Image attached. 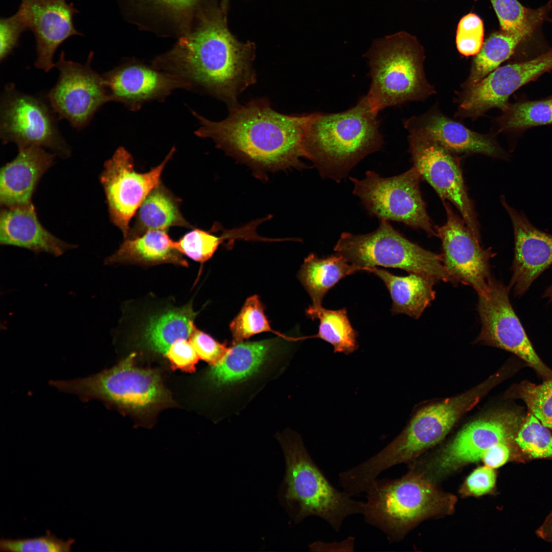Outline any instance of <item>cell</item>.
Wrapping results in <instances>:
<instances>
[{
  "instance_id": "52a82bcc",
  "label": "cell",
  "mask_w": 552,
  "mask_h": 552,
  "mask_svg": "<svg viewBox=\"0 0 552 552\" xmlns=\"http://www.w3.org/2000/svg\"><path fill=\"white\" fill-rule=\"evenodd\" d=\"M364 57L371 79L366 96L377 112L436 93L427 79L424 48L415 36L400 32L377 39Z\"/></svg>"
},
{
  "instance_id": "ac0fdd59",
  "label": "cell",
  "mask_w": 552,
  "mask_h": 552,
  "mask_svg": "<svg viewBox=\"0 0 552 552\" xmlns=\"http://www.w3.org/2000/svg\"><path fill=\"white\" fill-rule=\"evenodd\" d=\"M447 220L435 226L436 237L442 242L444 267L454 284L461 283L472 287L477 293L486 292L492 277L490 259L495 254L491 248H483L480 241L468 229L464 220L444 202Z\"/></svg>"
},
{
  "instance_id": "8fae6325",
  "label": "cell",
  "mask_w": 552,
  "mask_h": 552,
  "mask_svg": "<svg viewBox=\"0 0 552 552\" xmlns=\"http://www.w3.org/2000/svg\"><path fill=\"white\" fill-rule=\"evenodd\" d=\"M421 177L413 166L394 176L383 177L368 170L363 179L349 178L353 183V194L371 216L401 222L423 229L429 237L436 236L420 192Z\"/></svg>"
},
{
  "instance_id": "f1b7e54d",
  "label": "cell",
  "mask_w": 552,
  "mask_h": 552,
  "mask_svg": "<svg viewBox=\"0 0 552 552\" xmlns=\"http://www.w3.org/2000/svg\"><path fill=\"white\" fill-rule=\"evenodd\" d=\"M180 200L160 182L147 195L136 212L135 221L125 238H133L150 230L170 227L191 228L182 216Z\"/></svg>"
},
{
  "instance_id": "7c38bea8",
  "label": "cell",
  "mask_w": 552,
  "mask_h": 552,
  "mask_svg": "<svg viewBox=\"0 0 552 552\" xmlns=\"http://www.w3.org/2000/svg\"><path fill=\"white\" fill-rule=\"evenodd\" d=\"M524 418L519 411L503 409L470 422L419 471L433 481L477 462L491 447L510 445Z\"/></svg>"
},
{
  "instance_id": "d590c367",
  "label": "cell",
  "mask_w": 552,
  "mask_h": 552,
  "mask_svg": "<svg viewBox=\"0 0 552 552\" xmlns=\"http://www.w3.org/2000/svg\"><path fill=\"white\" fill-rule=\"evenodd\" d=\"M229 329L233 343L244 341L260 333L272 331L258 295L246 299L239 313L231 321Z\"/></svg>"
},
{
  "instance_id": "681fc988",
  "label": "cell",
  "mask_w": 552,
  "mask_h": 552,
  "mask_svg": "<svg viewBox=\"0 0 552 552\" xmlns=\"http://www.w3.org/2000/svg\"><path fill=\"white\" fill-rule=\"evenodd\" d=\"M543 297L548 298L549 302L552 301V285L547 288L545 290Z\"/></svg>"
},
{
  "instance_id": "7dc6e473",
  "label": "cell",
  "mask_w": 552,
  "mask_h": 552,
  "mask_svg": "<svg viewBox=\"0 0 552 552\" xmlns=\"http://www.w3.org/2000/svg\"><path fill=\"white\" fill-rule=\"evenodd\" d=\"M354 538L349 537L340 542L325 543L318 541L310 545L314 550L319 551H351L354 547Z\"/></svg>"
},
{
  "instance_id": "ffe728a7",
  "label": "cell",
  "mask_w": 552,
  "mask_h": 552,
  "mask_svg": "<svg viewBox=\"0 0 552 552\" xmlns=\"http://www.w3.org/2000/svg\"><path fill=\"white\" fill-rule=\"evenodd\" d=\"M110 101L137 110L146 102L166 97L177 88L190 89L185 79L153 65L128 63L102 74Z\"/></svg>"
},
{
  "instance_id": "836d02e7",
  "label": "cell",
  "mask_w": 552,
  "mask_h": 552,
  "mask_svg": "<svg viewBox=\"0 0 552 552\" xmlns=\"http://www.w3.org/2000/svg\"><path fill=\"white\" fill-rule=\"evenodd\" d=\"M496 119L497 132H516L552 124V97L535 101L508 103Z\"/></svg>"
},
{
  "instance_id": "5b68a950",
  "label": "cell",
  "mask_w": 552,
  "mask_h": 552,
  "mask_svg": "<svg viewBox=\"0 0 552 552\" xmlns=\"http://www.w3.org/2000/svg\"><path fill=\"white\" fill-rule=\"evenodd\" d=\"M279 440L286 463L279 497L295 523L314 516L338 532L347 517L362 514L364 502L353 499L343 491L335 488L298 435L285 434Z\"/></svg>"
},
{
  "instance_id": "d6a6232c",
  "label": "cell",
  "mask_w": 552,
  "mask_h": 552,
  "mask_svg": "<svg viewBox=\"0 0 552 552\" xmlns=\"http://www.w3.org/2000/svg\"><path fill=\"white\" fill-rule=\"evenodd\" d=\"M510 448V461L523 463L536 459H552V433L529 411Z\"/></svg>"
},
{
  "instance_id": "30bf717a",
  "label": "cell",
  "mask_w": 552,
  "mask_h": 552,
  "mask_svg": "<svg viewBox=\"0 0 552 552\" xmlns=\"http://www.w3.org/2000/svg\"><path fill=\"white\" fill-rule=\"evenodd\" d=\"M57 116L46 95L24 93L13 83L5 85L0 99V137L3 144L19 149L42 147L61 157H68L71 148L61 135Z\"/></svg>"
},
{
  "instance_id": "9c48e42d",
  "label": "cell",
  "mask_w": 552,
  "mask_h": 552,
  "mask_svg": "<svg viewBox=\"0 0 552 552\" xmlns=\"http://www.w3.org/2000/svg\"><path fill=\"white\" fill-rule=\"evenodd\" d=\"M134 357L132 354L114 366L88 377L50 384L85 402L98 399L134 409L159 403L166 394L160 376L153 370L136 366Z\"/></svg>"
},
{
  "instance_id": "ee69618b",
  "label": "cell",
  "mask_w": 552,
  "mask_h": 552,
  "mask_svg": "<svg viewBox=\"0 0 552 552\" xmlns=\"http://www.w3.org/2000/svg\"><path fill=\"white\" fill-rule=\"evenodd\" d=\"M198 357L214 365L218 363L228 351L225 343H220L195 327L190 338Z\"/></svg>"
},
{
  "instance_id": "1f68e13d",
  "label": "cell",
  "mask_w": 552,
  "mask_h": 552,
  "mask_svg": "<svg viewBox=\"0 0 552 552\" xmlns=\"http://www.w3.org/2000/svg\"><path fill=\"white\" fill-rule=\"evenodd\" d=\"M306 312L311 319L319 320L317 333L310 337L319 338L329 343L335 353L348 355L358 348V333L350 321L346 308L330 310L322 306L311 305Z\"/></svg>"
},
{
  "instance_id": "5bb4252c",
  "label": "cell",
  "mask_w": 552,
  "mask_h": 552,
  "mask_svg": "<svg viewBox=\"0 0 552 552\" xmlns=\"http://www.w3.org/2000/svg\"><path fill=\"white\" fill-rule=\"evenodd\" d=\"M409 150L413 166L443 200L452 203L474 236L480 241L479 228L472 201L465 185L461 168L453 153L426 131L407 128Z\"/></svg>"
},
{
  "instance_id": "603a6c76",
  "label": "cell",
  "mask_w": 552,
  "mask_h": 552,
  "mask_svg": "<svg viewBox=\"0 0 552 552\" xmlns=\"http://www.w3.org/2000/svg\"><path fill=\"white\" fill-rule=\"evenodd\" d=\"M56 155L39 146L18 149L1 169L0 202L3 208L30 204L41 177L53 165Z\"/></svg>"
},
{
  "instance_id": "b9f144b4",
  "label": "cell",
  "mask_w": 552,
  "mask_h": 552,
  "mask_svg": "<svg viewBox=\"0 0 552 552\" xmlns=\"http://www.w3.org/2000/svg\"><path fill=\"white\" fill-rule=\"evenodd\" d=\"M28 27L20 13L0 19V61L5 60L19 45L22 34Z\"/></svg>"
},
{
  "instance_id": "f546056e",
  "label": "cell",
  "mask_w": 552,
  "mask_h": 552,
  "mask_svg": "<svg viewBox=\"0 0 552 552\" xmlns=\"http://www.w3.org/2000/svg\"><path fill=\"white\" fill-rule=\"evenodd\" d=\"M362 269L336 253L319 258L315 254L306 257L298 271V279L309 295L312 306H322L327 293L342 279Z\"/></svg>"
},
{
  "instance_id": "3957f363",
  "label": "cell",
  "mask_w": 552,
  "mask_h": 552,
  "mask_svg": "<svg viewBox=\"0 0 552 552\" xmlns=\"http://www.w3.org/2000/svg\"><path fill=\"white\" fill-rule=\"evenodd\" d=\"M377 114L366 96L344 111L310 113L304 139V157L323 178L340 182L363 158L381 148Z\"/></svg>"
},
{
  "instance_id": "8d00e7d4",
  "label": "cell",
  "mask_w": 552,
  "mask_h": 552,
  "mask_svg": "<svg viewBox=\"0 0 552 552\" xmlns=\"http://www.w3.org/2000/svg\"><path fill=\"white\" fill-rule=\"evenodd\" d=\"M139 11L187 28L197 0H131ZM183 30V29H182ZM186 30V29H185Z\"/></svg>"
},
{
  "instance_id": "d6986e66",
  "label": "cell",
  "mask_w": 552,
  "mask_h": 552,
  "mask_svg": "<svg viewBox=\"0 0 552 552\" xmlns=\"http://www.w3.org/2000/svg\"><path fill=\"white\" fill-rule=\"evenodd\" d=\"M17 11L35 38L34 65L44 72L55 67L54 55L61 44L72 36L83 35L74 23L79 11L66 0H21Z\"/></svg>"
},
{
  "instance_id": "f35d334b",
  "label": "cell",
  "mask_w": 552,
  "mask_h": 552,
  "mask_svg": "<svg viewBox=\"0 0 552 552\" xmlns=\"http://www.w3.org/2000/svg\"><path fill=\"white\" fill-rule=\"evenodd\" d=\"M484 25L476 14L469 13L459 20L456 28L455 42L459 53L465 57L475 56L484 42Z\"/></svg>"
},
{
  "instance_id": "484cf974",
  "label": "cell",
  "mask_w": 552,
  "mask_h": 552,
  "mask_svg": "<svg viewBox=\"0 0 552 552\" xmlns=\"http://www.w3.org/2000/svg\"><path fill=\"white\" fill-rule=\"evenodd\" d=\"M365 271L385 284L392 300L393 315L404 314L418 319L435 298L434 286L439 280L433 276L416 273L398 276L377 267H369Z\"/></svg>"
},
{
  "instance_id": "ba28073f",
  "label": "cell",
  "mask_w": 552,
  "mask_h": 552,
  "mask_svg": "<svg viewBox=\"0 0 552 552\" xmlns=\"http://www.w3.org/2000/svg\"><path fill=\"white\" fill-rule=\"evenodd\" d=\"M334 250L362 271L377 266L396 268L454 284L444 267L441 255L409 241L385 220H380L378 227L368 234L342 233Z\"/></svg>"
},
{
  "instance_id": "bcb514c9",
  "label": "cell",
  "mask_w": 552,
  "mask_h": 552,
  "mask_svg": "<svg viewBox=\"0 0 552 552\" xmlns=\"http://www.w3.org/2000/svg\"><path fill=\"white\" fill-rule=\"evenodd\" d=\"M511 454L510 445L499 443L488 449L482 455L481 460L485 466L495 469L510 461Z\"/></svg>"
},
{
  "instance_id": "7402d4cb",
  "label": "cell",
  "mask_w": 552,
  "mask_h": 552,
  "mask_svg": "<svg viewBox=\"0 0 552 552\" xmlns=\"http://www.w3.org/2000/svg\"><path fill=\"white\" fill-rule=\"evenodd\" d=\"M404 127L423 130L451 152L479 153L508 160L509 155L493 135L482 134L443 113L436 106L406 120Z\"/></svg>"
},
{
  "instance_id": "83f0119b",
  "label": "cell",
  "mask_w": 552,
  "mask_h": 552,
  "mask_svg": "<svg viewBox=\"0 0 552 552\" xmlns=\"http://www.w3.org/2000/svg\"><path fill=\"white\" fill-rule=\"evenodd\" d=\"M127 263L188 266L182 254L176 249L175 241L170 238L167 230H150L133 238H125L119 249L105 261L107 265Z\"/></svg>"
},
{
  "instance_id": "8992f818",
  "label": "cell",
  "mask_w": 552,
  "mask_h": 552,
  "mask_svg": "<svg viewBox=\"0 0 552 552\" xmlns=\"http://www.w3.org/2000/svg\"><path fill=\"white\" fill-rule=\"evenodd\" d=\"M503 377L502 372L498 373L466 392L420 409L391 442L357 465L359 477L370 484L390 467L416 461L426 450L443 440L459 419L472 409Z\"/></svg>"
},
{
  "instance_id": "e0dca14e",
  "label": "cell",
  "mask_w": 552,
  "mask_h": 552,
  "mask_svg": "<svg viewBox=\"0 0 552 552\" xmlns=\"http://www.w3.org/2000/svg\"><path fill=\"white\" fill-rule=\"evenodd\" d=\"M551 71L552 49L533 59L500 66L475 84L458 93L455 117L475 120L490 109L502 110L514 92Z\"/></svg>"
},
{
  "instance_id": "d4e9b609",
  "label": "cell",
  "mask_w": 552,
  "mask_h": 552,
  "mask_svg": "<svg viewBox=\"0 0 552 552\" xmlns=\"http://www.w3.org/2000/svg\"><path fill=\"white\" fill-rule=\"evenodd\" d=\"M551 8V4L548 3L537 9L530 21L518 31L508 32L500 30L490 34L479 52L474 56L469 75L462 83V88L475 84L508 60L518 45L541 24Z\"/></svg>"
},
{
  "instance_id": "c3c4849f",
  "label": "cell",
  "mask_w": 552,
  "mask_h": 552,
  "mask_svg": "<svg viewBox=\"0 0 552 552\" xmlns=\"http://www.w3.org/2000/svg\"><path fill=\"white\" fill-rule=\"evenodd\" d=\"M536 534L543 540L552 543V512L536 531Z\"/></svg>"
},
{
  "instance_id": "ab89813d",
  "label": "cell",
  "mask_w": 552,
  "mask_h": 552,
  "mask_svg": "<svg viewBox=\"0 0 552 552\" xmlns=\"http://www.w3.org/2000/svg\"><path fill=\"white\" fill-rule=\"evenodd\" d=\"M75 540H67L57 538L47 531L44 536L32 538L0 540V550L2 551L68 552Z\"/></svg>"
},
{
  "instance_id": "4fadbf2b",
  "label": "cell",
  "mask_w": 552,
  "mask_h": 552,
  "mask_svg": "<svg viewBox=\"0 0 552 552\" xmlns=\"http://www.w3.org/2000/svg\"><path fill=\"white\" fill-rule=\"evenodd\" d=\"M510 288L492 277L486 292L478 294L481 329L475 343L504 350L523 360L544 381L552 379V370L540 358L509 299Z\"/></svg>"
},
{
  "instance_id": "60d3db41",
  "label": "cell",
  "mask_w": 552,
  "mask_h": 552,
  "mask_svg": "<svg viewBox=\"0 0 552 552\" xmlns=\"http://www.w3.org/2000/svg\"><path fill=\"white\" fill-rule=\"evenodd\" d=\"M498 17L501 30L515 32L530 21L536 9L525 7L518 0H490Z\"/></svg>"
},
{
  "instance_id": "74e56055",
  "label": "cell",
  "mask_w": 552,
  "mask_h": 552,
  "mask_svg": "<svg viewBox=\"0 0 552 552\" xmlns=\"http://www.w3.org/2000/svg\"><path fill=\"white\" fill-rule=\"evenodd\" d=\"M226 237L229 235L217 236L209 232L195 228L175 241V246L181 254L195 261L203 263L213 256Z\"/></svg>"
},
{
  "instance_id": "4316f807",
  "label": "cell",
  "mask_w": 552,
  "mask_h": 552,
  "mask_svg": "<svg viewBox=\"0 0 552 552\" xmlns=\"http://www.w3.org/2000/svg\"><path fill=\"white\" fill-rule=\"evenodd\" d=\"M277 341V339H270L232 343L223 358L212 366L209 373L210 380L221 386L250 377L269 357Z\"/></svg>"
},
{
  "instance_id": "4dcf8cb0",
  "label": "cell",
  "mask_w": 552,
  "mask_h": 552,
  "mask_svg": "<svg viewBox=\"0 0 552 552\" xmlns=\"http://www.w3.org/2000/svg\"><path fill=\"white\" fill-rule=\"evenodd\" d=\"M196 313L191 305L168 310L150 318L144 337L148 347L156 353L165 356L171 345L176 341L189 339L195 326Z\"/></svg>"
},
{
  "instance_id": "9a60e30c",
  "label": "cell",
  "mask_w": 552,
  "mask_h": 552,
  "mask_svg": "<svg viewBox=\"0 0 552 552\" xmlns=\"http://www.w3.org/2000/svg\"><path fill=\"white\" fill-rule=\"evenodd\" d=\"M94 52L89 53L84 64L67 60L64 51L55 67L59 75L54 86L46 95L59 120H66L72 127H85L96 113L110 101L102 74L93 70Z\"/></svg>"
},
{
  "instance_id": "6da1fadb",
  "label": "cell",
  "mask_w": 552,
  "mask_h": 552,
  "mask_svg": "<svg viewBox=\"0 0 552 552\" xmlns=\"http://www.w3.org/2000/svg\"><path fill=\"white\" fill-rule=\"evenodd\" d=\"M228 116L213 121L192 111L200 127L195 134L210 138L217 148L257 172L302 169L303 143L309 114H285L266 98L228 107Z\"/></svg>"
},
{
  "instance_id": "7a4b0ae2",
  "label": "cell",
  "mask_w": 552,
  "mask_h": 552,
  "mask_svg": "<svg viewBox=\"0 0 552 552\" xmlns=\"http://www.w3.org/2000/svg\"><path fill=\"white\" fill-rule=\"evenodd\" d=\"M254 49L237 40L218 20H204L181 36L153 61L155 68L176 75L226 103L228 107L256 82Z\"/></svg>"
},
{
  "instance_id": "f6af8a7d",
  "label": "cell",
  "mask_w": 552,
  "mask_h": 552,
  "mask_svg": "<svg viewBox=\"0 0 552 552\" xmlns=\"http://www.w3.org/2000/svg\"><path fill=\"white\" fill-rule=\"evenodd\" d=\"M165 356L172 366L185 371L192 372L199 359L190 339H182L172 344Z\"/></svg>"
},
{
  "instance_id": "277c9868",
  "label": "cell",
  "mask_w": 552,
  "mask_h": 552,
  "mask_svg": "<svg viewBox=\"0 0 552 552\" xmlns=\"http://www.w3.org/2000/svg\"><path fill=\"white\" fill-rule=\"evenodd\" d=\"M366 493L364 521L390 542L400 540L425 519L452 514L457 501L411 466L400 478L376 479Z\"/></svg>"
},
{
  "instance_id": "cb8c5ba5",
  "label": "cell",
  "mask_w": 552,
  "mask_h": 552,
  "mask_svg": "<svg viewBox=\"0 0 552 552\" xmlns=\"http://www.w3.org/2000/svg\"><path fill=\"white\" fill-rule=\"evenodd\" d=\"M0 243L56 257L77 247L60 240L44 228L33 203L1 209Z\"/></svg>"
},
{
  "instance_id": "e575fe53",
  "label": "cell",
  "mask_w": 552,
  "mask_h": 552,
  "mask_svg": "<svg viewBox=\"0 0 552 552\" xmlns=\"http://www.w3.org/2000/svg\"><path fill=\"white\" fill-rule=\"evenodd\" d=\"M507 396L522 400L529 411L552 430V379L540 384L522 381L510 388Z\"/></svg>"
},
{
  "instance_id": "7bdbcfd3",
  "label": "cell",
  "mask_w": 552,
  "mask_h": 552,
  "mask_svg": "<svg viewBox=\"0 0 552 552\" xmlns=\"http://www.w3.org/2000/svg\"><path fill=\"white\" fill-rule=\"evenodd\" d=\"M496 473L494 469L482 466L475 469L465 479L459 489L463 497H478L494 490Z\"/></svg>"
},
{
  "instance_id": "44dd1931",
  "label": "cell",
  "mask_w": 552,
  "mask_h": 552,
  "mask_svg": "<svg viewBox=\"0 0 552 552\" xmlns=\"http://www.w3.org/2000/svg\"><path fill=\"white\" fill-rule=\"evenodd\" d=\"M500 201L511 219L514 236L513 274L509 287L514 295L520 296L552 265V235L533 225L523 213L509 205L504 196Z\"/></svg>"
},
{
  "instance_id": "2e32d148",
  "label": "cell",
  "mask_w": 552,
  "mask_h": 552,
  "mask_svg": "<svg viewBox=\"0 0 552 552\" xmlns=\"http://www.w3.org/2000/svg\"><path fill=\"white\" fill-rule=\"evenodd\" d=\"M174 152L172 148L159 165L144 173L135 170L132 155L123 147L118 148L104 163L100 180L109 217L124 238L129 231L131 218L149 193L161 182L163 171Z\"/></svg>"
}]
</instances>
